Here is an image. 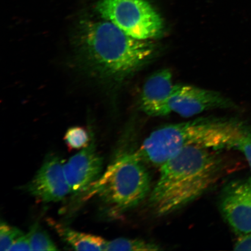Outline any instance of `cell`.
Segmentation results:
<instances>
[{
	"label": "cell",
	"mask_w": 251,
	"mask_h": 251,
	"mask_svg": "<svg viewBox=\"0 0 251 251\" xmlns=\"http://www.w3.org/2000/svg\"><path fill=\"white\" fill-rule=\"evenodd\" d=\"M103 161L96 149L93 138L86 148L81 149L65 163L66 178L71 193L85 192L101 176Z\"/></svg>",
	"instance_id": "cell-9"
},
{
	"label": "cell",
	"mask_w": 251,
	"mask_h": 251,
	"mask_svg": "<svg viewBox=\"0 0 251 251\" xmlns=\"http://www.w3.org/2000/svg\"><path fill=\"white\" fill-rule=\"evenodd\" d=\"M89 131L83 127H72L66 132L64 140L70 150H80L86 148L92 140Z\"/></svg>",
	"instance_id": "cell-13"
},
{
	"label": "cell",
	"mask_w": 251,
	"mask_h": 251,
	"mask_svg": "<svg viewBox=\"0 0 251 251\" xmlns=\"http://www.w3.org/2000/svg\"><path fill=\"white\" fill-rule=\"evenodd\" d=\"M175 85L169 70L157 71L144 84L140 99V108L147 115L164 117L171 114L170 100Z\"/></svg>",
	"instance_id": "cell-10"
},
{
	"label": "cell",
	"mask_w": 251,
	"mask_h": 251,
	"mask_svg": "<svg viewBox=\"0 0 251 251\" xmlns=\"http://www.w3.org/2000/svg\"><path fill=\"white\" fill-rule=\"evenodd\" d=\"M9 251H31L30 231L29 233L24 234L19 237Z\"/></svg>",
	"instance_id": "cell-16"
},
{
	"label": "cell",
	"mask_w": 251,
	"mask_h": 251,
	"mask_svg": "<svg viewBox=\"0 0 251 251\" xmlns=\"http://www.w3.org/2000/svg\"><path fill=\"white\" fill-rule=\"evenodd\" d=\"M169 109L184 117H190L213 109L228 108L231 102L214 91L177 84L173 89Z\"/></svg>",
	"instance_id": "cell-7"
},
{
	"label": "cell",
	"mask_w": 251,
	"mask_h": 251,
	"mask_svg": "<svg viewBox=\"0 0 251 251\" xmlns=\"http://www.w3.org/2000/svg\"><path fill=\"white\" fill-rule=\"evenodd\" d=\"M56 232L62 240L77 251H105L106 241L97 235L81 233L59 224H55Z\"/></svg>",
	"instance_id": "cell-11"
},
{
	"label": "cell",
	"mask_w": 251,
	"mask_h": 251,
	"mask_svg": "<svg viewBox=\"0 0 251 251\" xmlns=\"http://www.w3.org/2000/svg\"><path fill=\"white\" fill-rule=\"evenodd\" d=\"M64 163L55 155L46 159L26 186L31 196L45 202H58L71 193L64 172Z\"/></svg>",
	"instance_id": "cell-8"
},
{
	"label": "cell",
	"mask_w": 251,
	"mask_h": 251,
	"mask_svg": "<svg viewBox=\"0 0 251 251\" xmlns=\"http://www.w3.org/2000/svg\"><path fill=\"white\" fill-rule=\"evenodd\" d=\"M238 237L234 245V250L251 251V233Z\"/></svg>",
	"instance_id": "cell-17"
},
{
	"label": "cell",
	"mask_w": 251,
	"mask_h": 251,
	"mask_svg": "<svg viewBox=\"0 0 251 251\" xmlns=\"http://www.w3.org/2000/svg\"><path fill=\"white\" fill-rule=\"evenodd\" d=\"M159 245L141 239L118 238L106 241L105 251H153L162 250Z\"/></svg>",
	"instance_id": "cell-12"
},
{
	"label": "cell",
	"mask_w": 251,
	"mask_h": 251,
	"mask_svg": "<svg viewBox=\"0 0 251 251\" xmlns=\"http://www.w3.org/2000/svg\"><path fill=\"white\" fill-rule=\"evenodd\" d=\"M216 150L188 147L159 166L149 204L159 216L171 214L199 199L221 176L224 163Z\"/></svg>",
	"instance_id": "cell-1"
},
{
	"label": "cell",
	"mask_w": 251,
	"mask_h": 251,
	"mask_svg": "<svg viewBox=\"0 0 251 251\" xmlns=\"http://www.w3.org/2000/svg\"><path fill=\"white\" fill-rule=\"evenodd\" d=\"M24 234L20 228L1 222L0 226V250L9 251L15 241Z\"/></svg>",
	"instance_id": "cell-15"
},
{
	"label": "cell",
	"mask_w": 251,
	"mask_h": 251,
	"mask_svg": "<svg viewBox=\"0 0 251 251\" xmlns=\"http://www.w3.org/2000/svg\"><path fill=\"white\" fill-rule=\"evenodd\" d=\"M219 207L238 237L251 233V178L228 183L222 191Z\"/></svg>",
	"instance_id": "cell-6"
},
{
	"label": "cell",
	"mask_w": 251,
	"mask_h": 251,
	"mask_svg": "<svg viewBox=\"0 0 251 251\" xmlns=\"http://www.w3.org/2000/svg\"><path fill=\"white\" fill-rule=\"evenodd\" d=\"M244 128L237 122L211 118L168 125L152 131L136 151L146 164L159 167L186 147L233 149Z\"/></svg>",
	"instance_id": "cell-3"
},
{
	"label": "cell",
	"mask_w": 251,
	"mask_h": 251,
	"mask_svg": "<svg viewBox=\"0 0 251 251\" xmlns=\"http://www.w3.org/2000/svg\"><path fill=\"white\" fill-rule=\"evenodd\" d=\"M97 9L106 21L134 39L150 40L162 34V18L146 0H102Z\"/></svg>",
	"instance_id": "cell-5"
},
{
	"label": "cell",
	"mask_w": 251,
	"mask_h": 251,
	"mask_svg": "<svg viewBox=\"0 0 251 251\" xmlns=\"http://www.w3.org/2000/svg\"><path fill=\"white\" fill-rule=\"evenodd\" d=\"M31 251H56L57 247L48 233L37 224L34 225L30 231Z\"/></svg>",
	"instance_id": "cell-14"
},
{
	"label": "cell",
	"mask_w": 251,
	"mask_h": 251,
	"mask_svg": "<svg viewBox=\"0 0 251 251\" xmlns=\"http://www.w3.org/2000/svg\"><path fill=\"white\" fill-rule=\"evenodd\" d=\"M75 44L84 63L100 77L120 80L133 74L153 56L150 40L128 36L111 22H87L76 33Z\"/></svg>",
	"instance_id": "cell-2"
},
{
	"label": "cell",
	"mask_w": 251,
	"mask_h": 251,
	"mask_svg": "<svg viewBox=\"0 0 251 251\" xmlns=\"http://www.w3.org/2000/svg\"><path fill=\"white\" fill-rule=\"evenodd\" d=\"M146 164L136 150L118 153L88 190L87 197H98L114 215L136 208L149 197L152 190Z\"/></svg>",
	"instance_id": "cell-4"
}]
</instances>
